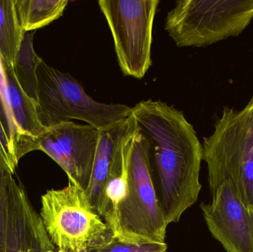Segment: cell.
Listing matches in <instances>:
<instances>
[{"label": "cell", "instance_id": "obj_15", "mask_svg": "<svg viewBox=\"0 0 253 252\" xmlns=\"http://www.w3.org/2000/svg\"><path fill=\"white\" fill-rule=\"evenodd\" d=\"M25 34L14 0H0V56L4 63L13 67Z\"/></svg>", "mask_w": 253, "mask_h": 252}, {"label": "cell", "instance_id": "obj_18", "mask_svg": "<svg viewBox=\"0 0 253 252\" xmlns=\"http://www.w3.org/2000/svg\"><path fill=\"white\" fill-rule=\"evenodd\" d=\"M18 162L10 143L8 132L0 118V170L14 174Z\"/></svg>", "mask_w": 253, "mask_h": 252}, {"label": "cell", "instance_id": "obj_9", "mask_svg": "<svg viewBox=\"0 0 253 252\" xmlns=\"http://www.w3.org/2000/svg\"><path fill=\"white\" fill-rule=\"evenodd\" d=\"M201 210L211 235L227 252H253V212L232 182L221 183Z\"/></svg>", "mask_w": 253, "mask_h": 252}, {"label": "cell", "instance_id": "obj_4", "mask_svg": "<svg viewBox=\"0 0 253 252\" xmlns=\"http://www.w3.org/2000/svg\"><path fill=\"white\" fill-rule=\"evenodd\" d=\"M253 20V0H179L165 31L178 47H205L242 34Z\"/></svg>", "mask_w": 253, "mask_h": 252}, {"label": "cell", "instance_id": "obj_8", "mask_svg": "<svg viewBox=\"0 0 253 252\" xmlns=\"http://www.w3.org/2000/svg\"><path fill=\"white\" fill-rule=\"evenodd\" d=\"M99 131L74 121L46 127L36 150L44 152L66 173L68 180L87 190L91 180Z\"/></svg>", "mask_w": 253, "mask_h": 252}, {"label": "cell", "instance_id": "obj_2", "mask_svg": "<svg viewBox=\"0 0 253 252\" xmlns=\"http://www.w3.org/2000/svg\"><path fill=\"white\" fill-rule=\"evenodd\" d=\"M202 147L211 195L232 182L253 212V97L242 109L224 108Z\"/></svg>", "mask_w": 253, "mask_h": 252}, {"label": "cell", "instance_id": "obj_11", "mask_svg": "<svg viewBox=\"0 0 253 252\" xmlns=\"http://www.w3.org/2000/svg\"><path fill=\"white\" fill-rule=\"evenodd\" d=\"M1 62L7 80L9 106L16 130L13 152L19 162L27 154L36 151L37 139L42 134L46 127L40 121L36 104L19 86L13 67L2 61Z\"/></svg>", "mask_w": 253, "mask_h": 252}, {"label": "cell", "instance_id": "obj_19", "mask_svg": "<svg viewBox=\"0 0 253 252\" xmlns=\"http://www.w3.org/2000/svg\"><path fill=\"white\" fill-rule=\"evenodd\" d=\"M0 106H1L0 108H1L3 116L4 118V126H6V128L8 132L10 143L13 147V141L16 136V130H15L14 124H13V118H12L11 111H10V106H9L7 80H6L1 56H0Z\"/></svg>", "mask_w": 253, "mask_h": 252}, {"label": "cell", "instance_id": "obj_17", "mask_svg": "<svg viewBox=\"0 0 253 252\" xmlns=\"http://www.w3.org/2000/svg\"><path fill=\"white\" fill-rule=\"evenodd\" d=\"M13 175L0 170V252H5L7 212Z\"/></svg>", "mask_w": 253, "mask_h": 252}, {"label": "cell", "instance_id": "obj_6", "mask_svg": "<svg viewBox=\"0 0 253 252\" xmlns=\"http://www.w3.org/2000/svg\"><path fill=\"white\" fill-rule=\"evenodd\" d=\"M41 203L40 217L57 252H87L114 235L75 183L47 190Z\"/></svg>", "mask_w": 253, "mask_h": 252}, {"label": "cell", "instance_id": "obj_1", "mask_svg": "<svg viewBox=\"0 0 253 252\" xmlns=\"http://www.w3.org/2000/svg\"><path fill=\"white\" fill-rule=\"evenodd\" d=\"M131 109L149 142L152 180L165 221L177 223L202 189V144L182 111L174 107L149 99Z\"/></svg>", "mask_w": 253, "mask_h": 252}, {"label": "cell", "instance_id": "obj_13", "mask_svg": "<svg viewBox=\"0 0 253 252\" xmlns=\"http://www.w3.org/2000/svg\"><path fill=\"white\" fill-rule=\"evenodd\" d=\"M67 0H14L19 24L24 32L37 31L63 15Z\"/></svg>", "mask_w": 253, "mask_h": 252}, {"label": "cell", "instance_id": "obj_16", "mask_svg": "<svg viewBox=\"0 0 253 252\" xmlns=\"http://www.w3.org/2000/svg\"><path fill=\"white\" fill-rule=\"evenodd\" d=\"M168 245L165 243L158 244H128L120 241L113 235L111 238L99 245L89 249L87 252H167Z\"/></svg>", "mask_w": 253, "mask_h": 252}, {"label": "cell", "instance_id": "obj_5", "mask_svg": "<svg viewBox=\"0 0 253 252\" xmlns=\"http://www.w3.org/2000/svg\"><path fill=\"white\" fill-rule=\"evenodd\" d=\"M37 114L44 127L77 119L102 130L127 118L129 107L104 104L89 96L71 74L49 66L42 61L37 71Z\"/></svg>", "mask_w": 253, "mask_h": 252}, {"label": "cell", "instance_id": "obj_12", "mask_svg": "<svg viewBox=\"0 0 253 252\" xmlns=\"http://www.w3.org/2000/svg\"><path fill=\"white\" fill-rule=\"evenodd\" d=\"M47 233L40 213L33 207L24 185L13 180L9 197L5 252H23Z\"/></svg>", "mask_w": 253, "mask_h": 252}, {"label": "cell", "instance_id": "obj_14", "mask_svg": "<svg viewBox=\"0 0 253 252\" xmlns=\"http://www.w3.org/2000/svg\"><path fill=\"white\" fill-rule=\"evenodd\" d=\"M35 34L36 31L25 33L13 68L21 88L37 106L38 79L37 71L43 60L34 50V38Z\"/></svg>", "mask_w": 253, "mask_h": 252}, {"label": "cell", "instance_id": "obj_7", "mask_svg": "<svg viewBox=\"0 0 253 252\" xmlns=\"http://www.w3.org/2000/svg\"><path fill=\"white\" fill-rule=\"evenodd\" d=\"M159 0H99L126 76L141 79L152 65L153 27Z\"/></svg>", "mask_w": 253, "mask_h": 252}, {"label": "cell", "instance_id": "obj_10", "mask_svg": "<svg viewBox=\"0 0 253 252\" xmlns=\"http://www.w3.org/2000/svg\"><path fill=\"white\" fill-rule=\"evenodd\" d=\"M136 128V121L131 112L127 118L99 131L91 180L85 192L90 204L100 217L110 172L116 161L123 156L126 141Z\"/></svg>", "mask_w": 253, "mask_h": 252}, {"label": "cell", "instance_id": "obj_3", "mask_svg": "<svg viewBox=\"0 0 253 252\" xmlns=\"http://www.w3.org/2000/svg\"><path fill=\"white\" fill-rule=\"evenodd\" d=\"M149 142L138 127L128 144L127 187L117 210L113 233L128 244H164L165 221L152 180Z\"/></svg>", "mask_w": 253, "mask_h": 252}]
</instances>
